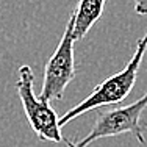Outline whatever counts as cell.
<instances>
[{"label":"cell","mask_w":147,"mask_h":147,"mask_svg":"<svg viewBox=\"0 0 147 147\" xmlns=\"http://www.w3.org/2000/svg\"><path fill=\"white\" fill-rule=\"evenodd\" d=\"M146 52H147V31L141 39H138L135 53L130 58V61L127 63V66L117 74H113L111 77L100 82L83 102L72 107L67 113L63 114L59 117V127H64L66 124H69L71 121L88 113L91 110H99V108L108 107V105L121 103L131 92L133 86H135L139 66H141V61L144 58Z\"/></svg>","instance_id":"1"},{"label":"cell","mask_w":147,"mask_h":147,"mask_svg":"<svg viewBox=\"0 0 147 147\" xmlns=\"http://www.w3.org/2000/svg\"><path fill=\"white\" fill-rule=\"evenodd\" d=\"M146 107H147V92L141 99L135 100L127 107H119V108H111V110L102 111V113L97 114L91 131L82 141L72 142L71 139H64L66 146L88 147L97 139L119 136V135H124V133H133V136L141 144H146L144 128L141 127V116H142V111L146 110Z\"/></svg>","instance_id":"2"},{"label":"cell","mask_w":147,"mask_h":147,"mask_svg":"<svg viewBox=\"0 0 147 147\" xmlns=\"http://www.w3.org/2000/svg\"><path fill=\"white\" fill-rule=\"evenodd\" d=\"M34 75L30 66H20L19 67V78L16 82V89L20 102H22L25 116L28 119L33 131L42 141L61 144L66 138L61 135L59 127V117L50 103L42 102L39 96L34 94L33 89Z\"/></svg>","instance_id":"3"},{"label":"cell","mask_w":147,"mask_h":147,"mask_svg":"<svg viewBox=\"0 0 147 147\" xmlns=\"http://www.w3.org/2000/svg\"><path fill=\"white\" fill-rule=\"evenodd\" d=\"M74 25H75V16L72 13L66 24V30L63 33L58 47L55 49L53 55L45 63L42 88L39 92V99L42 102L50 103L52 100H61L67 85L75 77Z\"/></svg>","instance_id":"4"},{"label":"cell","mask_w":147,"mask_h":147,"mask_svg":"<svg viewBox=\"0 0 147 147\" xmlns=\"http://www.w3.org/2000/svg\"><path fill=\"white\" fill-rule=\"evenodd\" d=\"M107 0H78L74 9L75 25H74V39L80 41L92 28V25L102 17Z\"/></svg>","instance_id":"5"},{"label":"cell","mask_w":147,"mask_h":147,"mask_svg":"<svg viewBox=\"0 0 147 147\" xmlns=\"http://www.w3.org/2000/svg\"><path fill=\"white\" fill-rule=\"evenodd\" d=\"M135 13L138 16H147V0H135Z\"/></svg>","instance_id":"6"}]
</instances>
